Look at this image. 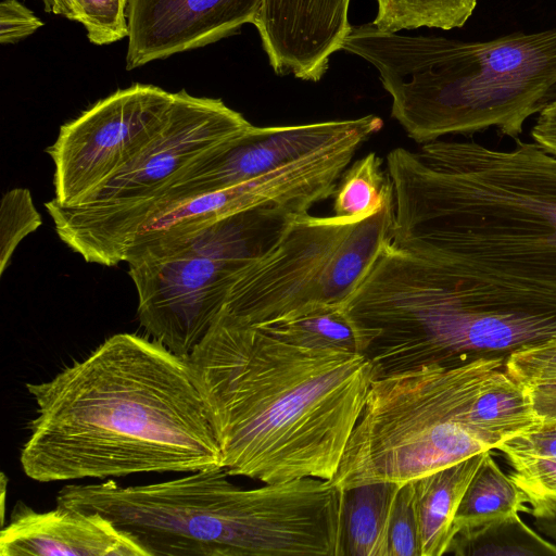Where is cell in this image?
<instances>
[{"mask_svg":"<svg viewBox=\"0 0 556 556\" xmlns=\"http://www.w3.org/2000/svg\"><path fill=\"white\" fill-rule=\"evenodd\" d=\"M26 389L36 404L20 463L48 483L223 467L188 357L134 333Z\"/></svg>","mask_w":556,"mask_h":556,"instance_id":"6da1fadb","label":"cell"},{"mask_svg":"<svg viewBox=\"0 0 556 556\" xmlns=\"http://www.w3.org/2000/svg\"><path fill=\"white\" fill-rule=\"evenodd\" d=\"M434 140L387 155L391 243L502 294L556 302V157Z\"/></svg>","mask_w":556,"mask_h":556,"instance_id":"7a4b0ae2","label":"cell"},{"mask_svg":"<svg viewBox=\"0 0 556 556\" xmlns=\"http://www.w3.org/2000/svg\"><path fill=\"white\" fill-rule=\"evenodd\" d=\"M188 361L223 468L263 483L331 480L377 379L357 351L303 346L223 314Z\"/></svg>","mask_w":556,"mask_h":556,"instance_id":"3957f363","label":"cell"},{"mask_svg":"<svg viewBox=\"0 0 556 556\" xmlns=\"http://www.w3.org/2000/svg\"><path fill=\"white\" fill-rule=\"evenodd\" d=\"M223 467L157 483L70 484L56 505L97 513L147 556H339L342 491L300 478L243 489Z\"/></svg>","mask_w":556,"mask_h":556,"instance_id":"277c9868","label":"cell"},{"mask_svg":"<svg viewBox=\"0 0 556 556\" xmlns=\"http://www.w3.org/2000/svg\"><path fill=\"white\" fill-rule=\"evenodd\" d=\"M342 50L379 73L391 116L419 144L495 128L519 138L556 100V27L484 41L352 25Z\"/></svg>","mask_w":556,"mask_h":556,"instance_id":"5b68a950","label":"cell"},{"mask_svg":"<svg viewBox=\"0 0 556 556\" xmlns=\"http://www.w3.org/2000/svg\"><path fill=\"white\" fill-rule=\"evenodd\" d=\"M505 362L427 365L377 378L330 481L341 491L403 484L491 451L472 428L470 412Z\"/></svg>","mask_w":556,"mask_h":556,"instance_id":"8992f818","label":"cell"},{"mask_svg":"<svg viewBox=\"0 0 556 556\" xmlns=\"http://www.w3.org/2000/svg\"><path fill=\"white\" fill-rule=\"evenodd\" d=\"M295 216L282 207L261 206L129 251L125 262L147 334L188 357L238 276L279 241Z\"/></svg>","mask_w":556,"mask_h":556,"instance_id":"52a82bcc","label":"cell"},{"mask_svg":"<svg viewBox=\"0 0 556 556\" xmlns=\"http://www.w3.org/2000/svg\"><path fill=\"white\" fill-rule=\"evenodd\" d=\"M252 126L220 99L174 93L156 137L83 203L45 207L58 237L87 263L125 262L137 230L167 190L200 159Z\"/></svg>","mask_w":556,"mask_h":556,"instance_id":"ba28073f","label":"cell"},{"mask_svg":"<svg viewBox=\"0 0 556 556\" xmlns=\"http://www.w3.org/2000/svg\"><path fill=\"white\" fill-rule=\"evenodd\" d=\"M393 220L394 195L357 222L295 216L279 241L238 276L219 314L262 326L342 306L391 243Z\"/></svg>","mask_w":556,"mask_h":556,"instance_id":"9c48e42d","label":"cell"},{"mask_svg":"<svg viewBox=\"0 0 556 556\" xmlns=\"http://www.w3.org/2000/svg\"><path fill=\"white\" fill-rule=\"evenodd\" d=\"M173 103L174 93L135 84L63 124L46 149L54 164L52 200L62 206L83 203L147 148Z\"/></svg>","mask_w":556,"mask_h":556,"instance_id":"30bf717a","label":"cell"},{"mask_svg":"<svg viewBox=\"0 0 556 556\" xmlns=\"http://www.w3.org/2000/svg\"><path fill=\"white\" fill-rule=\"evenodd\" d=\"M381 126V118L375 115L289 126L252 125L192 164L150 216L177 202L256 178L362 131H378Z\"/></svg>","mask_w":556,"mask_h":556,"instance_id":"8fae6325","label":"cell"},{"mask_svg":"<svg viewBox=\"0 0 556 556\" xmlns=\"http://www.w3.org/2000/svg\"><path fill=\"white\" fill-rule=\"evenodd\" d=\"M331 191L329 168L319 154L313 153L256 178L199 194L156 212L137 230L128 252L201 230L261 206H277L294 215H305L314 204L328 199Z\"/></svg>","mask_w":556,"mask_h":556,"instance_id":"7c38bea8","label":"cell"},{"mask_svg":"<svg viewBox=\"0 0 556 556\" xmlns=\"http://www.w3.org/2000/svg\"><path fill=\"white\" fill-rule=\"evenodd\" d=\"M262 0H129L126 68L201 48L254 22Z\"/></svg>","mask_w":556,"mask_h":556,"instance_id":"4fadbf2b","label":"cell"},{"mask_svg":"<svg viewBox=\"0 0 556 556\" xmlns=\"http://www.w3.org/2000/svg\"><path fill=\"white\" fill-rule=\"evenodd\" d=\"M350 0H262L253 22L280 76L318 81L350 31Z\"/></svg>","mask_w":556,"mask_h":556,"instance_id":"5bb4252c","label":"cell"},{"mask_svg":"<svg viewBox=\"0 0 556 556\" xmlns=\"http://www.w3.org/2000/svg\"><path fill=\"white\" fill-rule=\"evenodd\" d=\"M1 556H147L125 532L97 513L56 505L37 511L16 503L0 533Z\"/></svg>","mask_w":556,"mask_h":556,"instance_id":"9a60e30c","label":"cell"},{"mask_svg":"<svg viewBox=\"0 0 556 556\" xmlns=\"http://www.w3.org/2000/svg\"><path fill=\"white\" fill-rule=\"evenodd\" d=\"M485 454H476L412 480L421 556L447 553L454 538L456 511Z\"/></svg>","mask_w":556,"mask_h":556,"instance_id":"2e32d148","label":"cell"},{"mask_svg":"<svg viewBox=\"0 0 556 556\" xmlns=\"http://www.w3.org/2000/svg\"><path fill=\"white\" fill-rule=\"evenodd\" d=\"M534 519L556 518V424H536L496 446Z\"/></svg>","mask_w":556,"mask_h":556,"instance_id":"e0dca14e","label":"cell"},{"mask_svg":"<svg viewBox=\"0 0 556 556\" xmlns=\"http://www.w3.org/2000/svg\"><path fill=\"white\" fill-rule=\"evenodd\" d=\"M401 485L376 482L342 491L340 556H388L390 522Z\"/></svg>","mask_w":556,"mask_h":556,"instance_id":"ac0fdd59","label":"cell"},{"mask_svg":"<svg viewBox=\"0 0 556 556\" xmlns=\"http://www.w3.org/2000/svg\"><path fill=\"white\" fill-rule=\"evenodd\" d=\"M470 422L475 431L495 450L505 440L539 424L522 384L504 367L497 369L476 397Z\"/></svg>","mask_w":556,"mask_h":556,"instance_id":"d6986e66","label":"cell"},{"mask_svg":"<svg viewBox=\"0 0 556 556\" xmlns=\"http://www.w3.org/2000/svg\"><path fill=\"white\" fill-rule=\"evenodd\" d=\"M490 452H486L460 501L454 518V536L519 513H529L527 496L500 468Z\"/></svg>","mask_w":556,"mask_h":556,"instance_id":"ffe728a7","label":"cell"},{"mask_svg":"<svg viewBox=\"0 0 556 556\" xmlns=\"http://www.w3.org/2000/svg\"><path fill=\"white\" fill-rule=\"evenodd\" d=\"M394 195L392 180L382 160L368 153L345 170L333 193V216L357 222L379 211Z\"/></svg>","mask_w":556,"mask_h":556,"instance_id":"44dd1931","label":"cell"},{"mask_svg":"<svg viewBox=\"0 0 556 556\" xmlns=\"http://www.w3.org/2000/svg\"><path fill=\"white\" fill-rule=\"evenodd\" d=\"M446 554L556 555V544L531 529L518 514L472 532L456 534Z\"/></svg>","mask_w":556,"mask_h":556,"instance_id":"7402d4cb","label":"cell"},{"mask_svg":"<svg viewBox=\"0 0 556 556\" xmlns=\"http://www.w3.org/2000/svg\"><path fill=\"white\" fill-rule=\"evenodd\" d=\"M371 22L388 33L419 27L450 30L463 27L475 12L478 0H377Z\"/></svg>","mask_w":556,"mask_h":556,"instance_id":"603a6c76","label":"cell"},{"mask_svg":"<svg viewBox=\"0 0 556 556\" xmlns=\"http://www.w3.org/2000/svg\"><path fill=\"white\" fill-rule=\"evenodd\" d=\"M257 327L303 346L357 351L353 330L342 306L324 308L291 320Z\"/></svg>","mask_w":556,"mask_h":556,"instance_id":"cb8c5ba5","label":"cell"},{"mask_svg":"<svg viewBox=\"0 0 556 556\" xmlns=\"http://www.w3.org/2000/svg\"><path fill=\"white\" fill-rule=\"evenodd\" d=\"M42 224L30 191L13 188L5 192L0 205V275L8 268L20 242Z\"/></svg>","mask_w":556,"mask_h":556,"instance_id":"d4e9b609","label":"cell"},{"mask_svg":"<svg viewBox=\"0 0 556 556\" xmlns=\"http://www.w3.org/2000/svg\"><path fill=\"white\" fill-rule=\"evenodd\" d=\"M129 0H72L76 21L83 24L89 41L103 46L128 37Z\"/></svg>","mask_w":556,"mask_h":556,"instance_id":"484cf974","label":"cell"},{"mask_svg":"<svg viewBox=\"0 0 556 556\" xmlns=\"http://www.w3.org/2000/svg\"><path fill=\"white\" fill-rule=\"evenodd\" d=\"M388 556H421L413 481L401 485L389 530Z\"/></svg>","mask_w":556,"mask_h":556,"instance_id":"4316f807","label":"cell"},{"mask_svg":"<svg viewBox=\"0 0 556 556\" xmlns=\"http://www.w3.org/2000/svg\"><path fill=\"white\" fill-rule=\"evenodd\" d=\"M505 369L522 386L556 379V338L510 354Z\"/></svg>","mask_w":556,"mask_h":556,"instance_id":"83f0119b","label":"cell"},{"mask_svg":"<svg viewBox=\"0 0 556 556\" xmlns=\"http://www.w3.org/2000/svg\"><path fill=\"white\" fill-rule=\"evenodd\" d=\"M43 23L17 0H3L0 4V42L15 43L33 35Z\"/></svg>","mask_w":556,"mask_h":556,"instance_id":"f1b7e54d","label":"cell"},{"mask_svg":"<svg viewBox=\"0 0 556 556\" xmlns=\"http://www.w3.org/2000/svg\"><path fill=\"white\" fill-rule=\"evenodd\" d=\"M541 424L556 422V379L523 386Z\"/></svg>","mask_w":556,"mask_h":556,"instance_id":"f546056e","label":"cell"},{"mask_svg":"<svg viewBox=\"0 0 556 556\" xmlns=\"http://www.w3.org/2000/svg\"><path fill=\"white\" fill-rule=\"evenodd\" d=\"M531 138L545 152L556 157V100L538 114L531 128Z\"/></svg>","mask_w":556,"mask_h":556,"instance_id":"4dcf8cb0","label":"cell"},{"mask_svg":"<svg viewBox=\"0 0 556 556\" xmlns=\"http://www.w3.org/2000/svg\"><path fill=\"white\" fill-rule=\"evenodd\" d=\"M47 12L63 15L68 20L76 21V14L72 0H42Z\"/></svg>","mask_w":556,"mask_h":556,"instance_id":"1f68e13d","label":"cell"},{"mask_svg":"<svg viewBox=\"0 0 556 556\" xmlns=\"http://www.w3.org/2000/svg\"><path fill=\"white\" fill-rule=\"evenodd\" d=\"M545 532L551 539L556 541V518L546 522Z\"/></svg>","mask_w":556,"mask_h":556,"instance_id":"d6a6232c","label":"cell"},{"mask_svg":"<svg viewBox=\"0 0 556 556\" xmlns=\"http://www.w3.org/2000/svg\"><path fill=\"white\" fill-rule=\"evenodd\" d=\"M548 424H556V422H548Z\"/></svg>","mask_w":556,"mask_h":556,"instance_id":"836d02e7","label":"cell"}]
</instances>
